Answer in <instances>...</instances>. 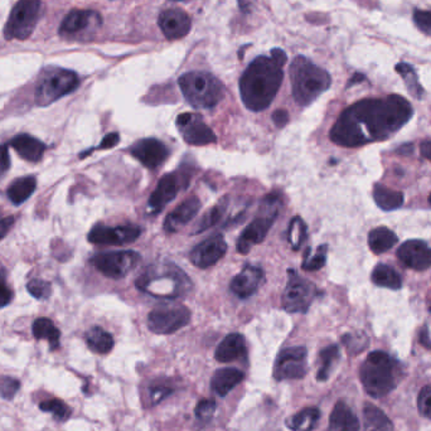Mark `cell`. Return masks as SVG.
I'll list each match as a JSON object with an SVG mask.
<instances>
[{
  "instance_id": "1",
  "label": "cell",
  "mask_w": 431,
  "mask_h": 431,
  "mask_svg": "<svg viewBox=\"0 0 431 431\" xmlns=\"http://www.w3.org/2000/svg\"><path fill=\"white\" fill-rule=\"evenodd\" d=\"M369 140H382L398 131L410 120V102L398 95L383 100H363L346 111Z\"/></svg>"
},
{
  "instance_id": "2",
  "label": "cell",
  "mask_w": 431,
  "mask_h": 431,
  "mask_svg": "<svg viewBox=\"0 0 431 431\" xmlns=\"http://www.w3.org/2000/svg\"><path fill=\"white\" fill-rule=\"evenodd\" d=\"M283 66L273 57H259L253 61L240 80L241 99L251 111L270 107L283 82Z\"/></svg>"
},
{
  "instance_id": "3",
  "label": "cell",
  "mask_w": 431,
  "mask_h": 431,
  "mask_svg": "<svg viewBox=\"0 0 431 431\" xmlns=\"http://www.w3.org/2000/svg\"><path fill=\"white\" fill-rule=\"evenodd\" d=\"M135 286L152 297L177 299L191 291L192 282L177 265L159 262L149 265L143 271L136 279Z\"/></svg>"
},
{
  "instance_id": "4",
  "label": "cell",
  "mask_w": 431,
  "mask_h": 431,
  "mask_svg": "<svg viewBox=\"0 0 431 431\" xmlns=\"http://www.w3.org/2000/svg\"><path fill=\"white\" fill-rule=\"evenodd\" d=\"M293 96L300 107L311 105L331 86V76L304 57H297L290 67Z\"/></svg>"
},
{
  "instance_id": "5",
  "label": "cell",
  "mask_w": 431,
  "mask_h": 431,
  "mask_svg": "<svg viewBox=\"0 0 431 431\" xmlns=\"http://www.w3.org/2000/svg\"><path fill=\"white\" fill-rule=\"evenodd\" d=\"M360 377L365 391L375 398L387 395L396 387L394 362L382 351L368 354L360 366Z\"/></svg>"
},
{
  "instance_id": "6",
  "label": "cell",
  "mask_w": 431,
  "mask_h": 431,
  "mask_svg": "<svg viewBox=\"0 0 431 431\" xmlns=\"http://www.w3.org/2000/svg\"><path fill=\"white\" fill-rule=\"evenodd\" d=\"M185 100L196 109L214 107L223 98V86L211 73L188 72L179 78Z\"/></svg>"
},
{
  "instance_id": "7",
  "label": "cell",
  "mask_w": 431,
  "mask_h": 431,
  "mask_svg": "<svg viewBox=\"0 0 431 431\" xmlns=\"http://www.w3.org/2000/svg\"><path fill=\"white\" fill-rule=\"evenodd\" d=\"M80 80L75 72L64 68H47L43 71L36 87V102L47 107L58 99L75 91Z\"/></svg>"
},
{
  "instance_id": "8",
  "label": "cell",
  "mask_w": 431,
  "mask_h": 431,
  "mask_svg": "<svg viewBox=\"0 0 431 431\" xmlns=\"http://www.w3.org/2000/svg\"><path fill=\"white\" fill-rule=\"evenodd\" d=\"M280 208V201L275 194H269L262 201V214L248 225L237 240V251L248 254L255 245L262 244L269 234L273 223L275 222Z\"/></svg>"
},
{
  "instance_id": "9",
  "label": "cell",
  "mask_w": 431,
  "mask_h": 431,
  "mask_svg": "<svg viewBox=\"0 0 431 431\" xmlns=\"http://www.w3.org/2000/svg\"><path fill=\"white\" fill-rule=\"evenodd\" d=\"M42 12L41 0H19L9 15L4 36L7 39H27L36 28Z\"/></svg>"
},
{
  "instance_id": "10",
  "label": "cell",
  "mask_w": 431,
  "mask_h": 431,
  "mask_svg": "<svg viewBox=\"0 0 431 431\" xmlns=\"http://www.w3.org/2000/svg\"><path fill=\"white\" fill-rule=\"evenodd\" d=\"M191 317V311L184 305H159L149 313L148 328L156 334H172L188 324Z\"/></svg>"
},
{
  "instance_id": "11",
  "label": "cell",
  "mask_w": 431,
  "mask_h": 431,
  "mask_svg": "<svg viewBox=\"0 0 431 431\" xmlns=\"http://www.w3.org/2000/svg\"><path fill=\"white\" fill-rule=\"evenodd\" d=\"M318 290L309 280L289 271V279L284 290L282 304L288 313H306L313 300L317 297Z\"/></svg>"
},
{
  "instance_id": "12",
  "label": "cell",
  "mask_w": 431,
  "mask_h": 431,
  "mask_svg": "<svg viewBox=\"0 0 431 431\" xmlns=\"http://www.w3.org/2000/svg\"><path fill=\"white\" fill-rule=\"evenodd\" d=\"M142 262L140 254L125 250L95 255L92 264L102 275L110 279H122L131 273Z\"/></svg>"
},
{
  "instance_id": "13",
  "label": "cell",
  "mask_w": 431,
  "mask_h": 431,
  "mask_svg": "<svg viewBox=\"0 0 431 431\" xmlns=\"http://www.w3.org/2000/svg\"><path fill=\"white\" fill-rule=\"evenodd\" d=\"M306 357L304 347H290L277 356L274 368V377L277 381L300 380L306 375Z\"/></svg>"
},
{
  "instance_id": "14",
  "label": "cell",
  "mask_w": 431,
  "mask_h": 431,
  "mask_svg": "<svg viewBox=\"0 0 431 431\" xmlns=\"http://www.w3.org/2000/svg\"><path fill=\"white\" fill-rule=\"evenodd\" d=\"M177 127L184 142L190 145H208L217 142L212 129L205 124L198 113H181L177 118Z\"/></svg>"
},
{
  "instance_id": "15",
  "label": "cell",
  "mask_w": 431,
  "mask_h": 431,
  "mask_svg": "<svg viewBox=\"0 0 431 431\" xmlns=\"http://www.w3.org/2000/svg\"><path fill=\"white\" fill-rule=\"evenodd\" d=\"M185 176L178 172L165 174L158 182L156 191L152 193L148 201V211L153 214L162 212L164 207L177 197L181 190L185 187Z\"/></svg>"
},
{
  "instance_id": "16",
  "label": "cell",
  "mask_w": 431,
  "mask_h": 431,
  "mask_svg": "<svg viewBox=\"0 0 431 431\" xmlns=\"http://www.w3.org/2000/svg\"><path fill=\"white\" fill-rule=\"evenodd\" d=\"M140 227L136 225H121L109 227L98 225L89 234V241L95 245H127L139 239Z\"/></svg>"
},
{
  "instance_id": "17",
  "label": "cell",
  "mask_w": 431,
  "mask_h": 431,
  "mask_svg": "<svg viewBox=\"0 0 431 431\" xmlns=\"http://www.w3.org/2000/svg\"><path fill=\"white\" fill-rule=\"evenodd\" d=\"M130 153L145 168L154 170L169 158L170 150L161 140L154 138H147L133 144Z\"/></svg>"
},
{
  "instance_id": "18",
  "label": "cell",
  "mask_w": 431,
  "mask_h": 431,
  "mask_svg": "<svg viewBox=\"0 0 431 431\" xmlns=\"http://www.w3.org/2000/svg\"><path fill=\"white\" fill-rule=\"evenodd\" d=\"M226 251V241L221 235H213L192 250L190 260L198 269H208L216 265L225 256Z\"/></svg>"
},
{
  "instance_id": "19",
  "label": "cell",
  "mask_w": 431,
  "mask_h": 431,
  "mask_svg": "<svg viewBox=\"0 0 431 431\" xmlns=\"http://www.w3.org/2000/svg\"><path fill=\"white\" fill-rule=\"evenodd\" d=\"M397 257L410 269L423 271L431 268V248L425 241L403 242L397 250Z\"/></svg>"
},
{
  "instance_id": "20",
  "label": "cell",
  "mask_w": 431,
  "mask_h": 431,
  "mask_svg": "<svg viewBox=\"0 0 431 431\" xmlns=\"http://www.w3.org/2000/svg\"><path fill=\"white\" fill-rule=\"evenodd\" d=\"M159 27L168 39H181L191 29V18L181 9H167L159 15Z\"/></svg>"
},
{
  "instance_id": "21",
  "label": "cell",
  "mask_w": 431,
  "mask_h": 431,
  "mask_svg": "<svg viewBox=\"0 0 431 431\" xmlns=\"http://www.w3.org/2000/svg\"><path fill=\"white\" fill-rule=\"evenodd\" d=\"M201 205V201L197 196L187 198L167 216L164 221V231H167L168 234H174L179 231L197 216Z\"/></svg>"
},
{
  "instance_id": "22",
  "label": "cell",
  "mask_w": 431,
  "mask_h": 431,
  "mask_svg": "<svg viewBox=\"0 0 431 431\" xmlns=\"http://www.w3.org/2000/svg\"><path fill=\"white\" fill-rule=\"evenodd\" d=\"M264 280V273L256 266H245L240 274L235 276L231 282V291L236 297L246 299L255 294Z\"/></svg>"
},
{
  "instance_id": "23",
  "label": "cell",
  "mask_w": 431,
  "mask_h": 431,
  "mask_svg": "<svg viewBox=\"0 0 431 431\" xmlns=\"http://www.w3.org/2000/svg\"><path fill=\"white\" fill-rule=\"evenodd\" d=\"M101 24V18L96 12L92 10H72L70 15L64 18L59 32L64 36L77 35L89 28H96Z\"/></svg>"
},
{
  "instance_id": "24",
  "label": "cell",
  "mask_w": 431,
  "mask_h": 431,
  "mask_svg": "<svg viewBox=\"0 0 431 431\" xmlns=\"http://www.w3.org/2000/svg\"><path fill=\"white\" fill-rule=\"evenodd\" d=\"M246 354V345L244 337L239 333L228 334L225 340L219 343L214 358L221 363H230L240 360Z\"/></svg>"
},
{
  "instance_id": "25",
  "label": "cell",
  "mask_w": 431,
  "mask_h": 431,
  "mask_svg": "<svg viewBox=\"0 0 431 431\" xmlns=\"http://www.w3.org/2000/svg\"><path fill=\"white\" fill-rule=\"evenodd\" d=\"M358 417L343 401L336 403L329 417V431H360Z\"/></svg>"
},
{
  "instance_id": "26",
  "label": "cell",
  "mask_w": 431,
  "mask_h": 431,
  "mask_svg": "<svg viewBox=\"0 0 431 431\" xmlns=\"http://www.w3.org/2000/svg\"><path fill=\"white\" fill-rule=\"evenodd\" d=\"M244 372L237 368H221L216 371L211 380V389L216 395L225 397L244 380Z\"/></svg>"
},
{
  "instance_id": "27",
  "label": "cell",
  "mask_w": 431,
  "mask_h": 431,
  "mask_svg": "<svg viewBox=\"0 0 431 431\" xmlns=\"http://www.w3.org/2000/svg\"><path fill=\"white\" fill-rule=\"evenodd\" d=\"M12 148L27 162L37 163L42 159L46 147L42 142L30 135H18L10 142Z\"/></svg>"
},
{
  "instance_id": "28",
  "label": "cell",
  "mask_w": 431,
  "mask_h": 431,
  "mask_svg": "<svg viewBox=\"0 0 431 431\" xmlns=\"http://www.w3.org/2000/svg\"><path fill=\"white\" fill-rule=\"evenodd\" d=\"M397 236L387 227H377L368 235V245L375 254H383L397 244Z\"/></svg>"
},
{
  "instance_id": "29",
  "label": "cell",
  "mask_w": 431,
  "mask_h": 431,
  "mask_svg": "<svg viewBox=\"0 0 431 431\" xmlns=\"http://www.w3.org/2000/svg\"><path fill=\"white\" fill-rule=\"evenodd\" d=\"M86 343L95 354H107L113 348V336L100 327H92L86 333Z\"/></svg>"
},
{
  "instance_id": "30",
  "label": "cell",
  "mask_w": 431,
  "mask_h": 431,
  "mask_svg": "<svg viewBox=\"0 0 431 431\" xmlns=\"http://www.w3.org/2000/svg\"><path fill=\"white\" fill-rule=\"evenodd\" d=\"M374 198L376 205L383 211H394L403 205V194L401 192L394 191L382 184H376Z\"/></svg>"
},
{
  "instance_id": "31",
  "label": "cell",
  "mask_w": 431,
  "mask_h": 431,
  "mask_svg": "<svg viewBox=\"0 0 431 431\" xmlns=\"http://www.w3.org/2000/svg\"><path fill=\"white\" fill-rule=\"evenodd\" d=\"M363 416L367 431H392L389 417L375 405L367 403L363 409Z\"/></svg>"
},
{
  "instance_id": "32",
  "label": "cell",
  "mask_w": 431,
  "mask_h": 431,
  "mask_svg": "<svg viewBox=\"0 0 431 431\" xmlns=\"http://www.w3.org/2000/svg\"><path fill=\"white\" fill-rule=\"evenodd\" d=\"M320 411L317 407H306L286 421L288 428L294 431H311L318 423Z\"/></svg>"
},
{
  "instance_id": "33",
  "label": "cell",
  "mask_w": 431,
  "mask_h": 431,
  "mask_svg": "<svg viewBox=\"0 0 431 431\" xmlns=\"http://www.w3.org/2000/svg\"><path fill=\"white\" fill-rule=\"evenodd\" d=\"M36 185V179L33 177L19 178L9 187L8 197L15 205H21L33 194Z\"/></svg>"
},
{
  "instance_id": "34",
  "label": "cell",
  "mask_w": 431,
  "mask_h": 431,
  "mask_svg": "<svg viewBox=\"0 0 431 431\" xmlns=\"http://www.w3.org/2000/svg\"><path fill=\"white\" fill-rule=\"evenodd\" d=\"M372 282L382 288L394 290L400 289L403 285L401 277L397 274V271L385 264H378L376 266L372 273Z\"/></svg>"
},
{
  "instance_id": "35",
  "label": "cell",
  "mask_w": 431,
  "mask_h": 431,
  "mask_svg": "<svg viewBox=\"0 0 431 431\" xmlns=\"http://www.w3.org/2000/svg\"><path fill=\"white\" fill-rule=\"evenodd\" d=\"M33 336L36 337L37 340H48L52 349H56L59 346L61 334L51 319H37L35 324H33Z\"/></svg>"
},
{
  "instance_id": "36",
  "label": "cell",
  "mask_w": 431,
  "mask_h": 431,
  "mask_svg": "<svg viewBox=\"0 0 431 431\" xmlns=\"http://www.w3.org/2000/svg\"><path fill=\"white\" fill-rule=\"evenodd\" d=\"M227 207H228V198H222L219 202L213 205L212 208L205 213L203 219L199 221L196 232L201 234L205 230L216 226L219 222H221L225 214H226Z\"/></svg>"
},
{
  "instance_id": "37",
  "label": "cell",
  "mask_w": 431,
  "mask_h": 431,
  "mask_svg": "<svg viewBox=\"0 0 431 431\" xmlns=\"http://www.w3.org/2000/svg\"><path fill=\"white\" fill-rule=\"evenodd\" d=\"M340 358V348L336 345L328 346L320 352V368H319L317 378L318 381H327L331 375L333 365Z\"/></svg>"
},
{
  "instance_id": "38",
  "label": "cell",
  "mask_w": 431,
  "mask_h": 431,
  "mask_svg": "<svg viewBox=\"0 0 431 431\" xmlns=\"http://www.w3.org/2000/svg\"><path fill=\"white\" fill-rule=\"evenodd\" d=\"M396 71L398 72L403 80H405V84L407 86L409 91H410L412 96H415L416 99H421L423 96V87L419 84L417 81V76L414 68L409 66L407 64H398L396 66Z\"/></svg>"
},
{
  "instance_id": "39",
  "label": "cell",
  "mask_w": 431,
  "mask_h": 431,
  "mask_svg": "<svg viewBox=\"0 0 431 431\" xmlns=\"http://www.w3.org/2000/svg\"><path fill=\"white\" fill-rule=\"evenodd\" d=\"M305 237H306L305 222L299 216H297L290 221L289 231H288V239H289L290 245L294 251H297L299 248H302Z\"/></svg>"
},
{
  "instance_id": "40",
  "label": "cell",
  "mask_w": 431,
  "mask_h": 431,
  "mask_svg": "<svg viewBox=\"0 0 431 431\" xmlns=\"http://www.w3.org/2000/svg\"><path fill=\"white\" fill-rule=\"evenodd\" d=\"M39 409L46 412H52L55 419L58 421H66L68 417L71 416V409L62 400H58V398L44 401L39 405Z\"/></svg>"
},
{
  "instance_id": "41",
  "label": "cell",
  "mask_w": 431,
  "mask_h": 431,
  "mask_svg": "<svg viewBox=\"0 0 431 431\" xmlns=\"http://www.w3.org/2000/svg\"><path fill=\"white\" fill-rule=\"evenodd\" d=\"M327 253H328L327 245L319 246L318 250L313 256L309 255V251H306L304 262H303V269L305 271H317V270L322 269L327 262Z\"/></svg>"
},
{
  "instance_id": "42",
  "label": "cell",
  "mask_w": 431,
  "mask_h": 431,
  "mask_svg": "<svg viewBox=\"0 0 431 431\" xmlns=\"http://www.w3.org/2000/svg\"><path fill=\"white\" fill-rule=\"evenodd\" d=\"M21 389V382L13 377L1 376L0 377V396L6 400H12Z\"/></svg>"
},
{
  "instance_id": "43",
  "label": "cell",
  "mask_w": 431,
  "mask_h": 431,
  "mask_svg": "<svg viewBox=\"0 0 431 431\" xmlns=\"http://www.w3.org/2000/svg\"><path fill=\"white\" fill-rule=\"evenodd\" d=\"M216 409H217V405L213 400H201L194 409V414L199 421L207 423L212 419Z\"/></svg>"
},
{
  "instance_id": "44",
  "label": "cell",
  "mask_w": 431,
  "mask_h": 431,
  "mask_svg": "<svg viewBox=\"0 0 431 431\" xmlns=\"http://www.w3.org/2000/svg\"><path fill=\"white\" fill-rule=\"evenodd\" d=\"M417 407L423 416L431 420V386H426L420 391L417 397Z\"/></svg>"
},
{
  "instance_id": "45",
  "label": "cell",
  "mask_w": 431,
  "mask_h": 431,
  "mask_svg": "<svg viewBox=\"0 0 431 431\" xmlns=\"http://www.w3.org/2000/svg\"><path fill=\"white\" fill-rule=\"evenodd\" d=\"M29 293L36 299H46L50 297L51 285L43 280H32L27 285Z\"/></svg>"
},
{
  "instance_id": "46",
  "label": "cell",
  "mask_w": 431,
  "mask_h": 431,
  "mask_svg": "<svg viewBox=\"0 0 431 431\" xmlns=\"http://www.w3.org/2000/svg\"><path fill=\"white\" fill-rule=\"evenodd\" d=\"M173 389H170L168 386H163V385H154L149 389L148 401L150 405H158L163 401L165 397L172 394Z\"/></svg>"
},
{
  "instance_id": "47",
  "label": "cell",
  "mask_w": 431,
  "mask_h": 431,
  "mask_svg": "<svg viewBox=\"0 0 431 431\" xmlns=\"http://www.w3.org/2000/svg\"><path fill=\"white\" fill-rule=\"evenodd\" d=\"M414 21L425 33H431V10H415Z\"/></svg>"
},
{
  "instance_id": "48",
  "label": "cell",
  "mask_w": 431,
  "mask_h": 431,
  "mask_svg": "<svg viewBox=\"0 0 431 431\" xmlns=\"http://www.w3.org/2000/svg\"><path fill=\"white\" fill-rule=\"evenodd\" d=\"M120 142V136L118 133H111V134H107L102 142L100 144V149H110L113 148L118 145V143Z\"/></svg>"
},
{
  "instance_id": "49",
  "label": "cell",
  "mask_w": 431,
  "mask_h": 431,
  "mask_svg": "<svg viewBox=\"0 0 431 431\" xmlns=\"http://www.w3.org/2000/svg\"><path fill=\"white\" fill-rule=\"evenodd\" d=\"M273 120H274V122H275L277 127H283L284 125L288 124L289 115H288V113H286L285 110H277V111L273 113Z\"/></svg>"
},
{
  "instance_id": "50",
  "label": "cell",
  "mask_w": 431,
  "mask_h": 431,
  "mask_svg": "<svg viewBox=\"0 0 431 431\" xmlns=\"http://www.w3.org/2000/svg\"><path fill=\"white\" fill-rule=\"evenodd\" d=\"M12 300V291L4 284L0 283V308L9 304Z\"/></svg>"
},
{
  "instance_id": "51",
  "label": "cell",
  "mask_w": 431,
  "mask_h": 431,
  "mask_svg": "<svg viewBox=\"0 0 431 431\" xmlns=\"http://www.w3.org/2000/svg\"><path fill=\"white\" fill-rule=\"evenodd\" d=\"M15 223V217H6V219H0V240H3L8 234V231L10 230V227Z\"/></svg>"
},
{
  "instance_id": "52",
  "label": "cell",
  "mask_w": 431,
  "mask_h": 431,
  "mask_svg": "<svg viewBox=\"0 0 431 431\" xmlns=\"http://www.w3.org/2000/svg\"><path fill=\"white\" fill-rule=\"evenodd\" d=\"M420 152H421V156H424L425 159L431 162V140L423 143L420 147Z\"/></svg>"
},
{
  "instance_id": "53",
  "label": "cell",
  "mask_w": 431,
  "mask_h": 431,
  "mask_svg": "<svg viewBox=\"0 0 431 431\" xmlns=\"http://www.w3.org/2000/svg\"><path fill=\"white\" fill-rule=\"evenodd\" d=\"M271 57L275 58L279 64H285L286 62V55L284 53V51L279 50V48L271 51Z\"/></svg>"
},
{
  "instance_id": "54",
  "label": "cell",
  "mask_w": 431,
  "mask_h": 431,
  "mask_svg": "<svg viewBox=\"0 0 431 431\" xmlns=\"http://www.w3.org/2000/svg\"><path fill=\"white\" fill-rule=\"evenodd\" d=\"M420 337H421V338H420V340H421V343H423L424 346L431 348L430 340H429V338H428V332H426V329H424V332H421V336H420Z\"/></svg>"
},
{
  "instance_id": "55",
  "label": "cell",
  "mask_w": 431,
  "mask_h": 431,
  "mask_svg": "<svg viewBox=\"0 0 431 431\" xmlns=\"http://www.w3.org/2000/svg\"><path fill=\"white\" fill-rule=\"evenodd\" d=\"M363 78L365 76H362V75H356L352 80H351V82H349V85H352V84H356V82H360V81H363Z\"/></svg>"
},
{
  "instance_id": "56",
  "label": "cell",
  "mask_w": 431,
  "mask_h": 431,
  "mask_svg": "<svg viewBox=\"0 0 431 431\" xmlns=\"http://www.w3.org/2000/svg\"><path fill=\"white\" fill-rule=\"evenodd\" d=\"M429 202H430V205H431V194H430V197H429Z\"/></svg>"
},
{
  "instance_id": "57",
  "label": "cell",
  "mask_w": 431,
  "mask_h": 431,
  "mask_svg": "<svg viewBox=\"0 0 431 431\" xmlns=\"http://www.w3.org/2000/svg\"><path fill=\"white\" fill-rule=\"evenodd\" d=\"M176 1H178V0H176Z\"/></svg>"
}]
</instances>
